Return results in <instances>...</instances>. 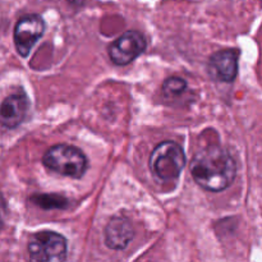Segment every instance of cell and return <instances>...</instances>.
<instances>
[{"mask_svg": "<svg viewBox=\"0 0 262 262\" xmlns=\"http://www.w3.org/2000/svg\"><path fill=\"white\" fill-rule=\"evenodd\" d=\"M191 174L205 191L222 192L234 182L237 165L227 150L220 146H209L194 154Z\"/></svg>", "mask_w": 262, "mask_h": 262, "instance_id": "obj_1", "label": "cell"}, {"mask_svg": "<svg viewBox=\"0 0 262 262\" xmlns=\"http://www.w3.org/2000/svg\"><path fill=\"white\" fill-rule=\"evenodd\" d=\"M42 163L49 170L68 178H81L87 170V159L84 154L79 148L66 143L49 148L43 155Z\"/></svg>", "mask_w": 262, "mask_h": 262, "instance_id": "obj_2", "label": "cell"}, {"mask_svg": "<svg viewBox=\"0 0 262 262\" xmlns=\"http://www.w3.org/2000/svg\"><path fill=\"white\" fill-rule=\"evenodd\" d=\"M151 171L163 182L174 181L179 177L186 165V155L183 148L173 141L159 143L150 155L148 160Z\"/></svg>", "mask_w": 262, "mask_h": 262, "instance_id": "obj_3", "label": "cell"}, {"mask_svg": "<svg viewBox=\"0 0 262 262\" xmlns=\"http://www.w3.org/2000/svg\"><path fill=\"white\" fill-rule=\"evenodd\" d=\"M30 262H64L67 258V241L55 232L36 233L28 242Z\"/></svg>", "mask_w": 262, "mask_h": 262, "instance_id": "obj_4", "label": "cell"}, {"mask_svg": "<svg viewBox=\"0 0 262 262\" xmlns=\"http://www.w3.org/2000/svg\"><path fill=\"white\" fill-rule=\"evenodd\" d=\"M147 41L138 31H127L109 46V56L117 66H127L146 50Z\"/></svg>", "mask_w": 262, "mask_h": 262, "instance_id": "obj_5", "label": "cell"}, {"mask_svg": "<svg viewBox=\"0 0 262 262\" xmlns=\"http://www.w3.org/2000/svg\"><path fill=\"white\" fill-rule=\"evenodd\" d=\"M43 31L45 22L40 15L28 14L18 20L14 28V43L20 56H28L31 49L43 35Z\"/></svg>", "mask_w": 262, "mask_h": 262, "instance_id": "obj_6", "label": "cell"}, {"mask_svg": "<svg viewBox=\"0 0 262 262\" xmlns=\"http://www.w3.org/2000/svg\"><path fill=\"white\" fill-rule=\"evenodd\" d=\"M207 71L215 81L233 82L238 73V53L235 50H223L212 54Z\"/></svg>", "mask_w": 262, "mask_h": 262, "instance_id": "obj_7", "label": "cell"}, {"mask_svg": "<svg viewBox=\"0 0 262 262\" xmlns=\"http://www.w3.org/2000/svg\"><path fill=\"white\" fill-rule=\"evenodd\" d=\"M28 105V99L25 94L8 96L0 104V124L10 129L18 127L27 115Z\"/></svg>", "mask_w": 262, "mask_h": 262, "instance_id": "obj_8", "label": "cell"}, {"mask_svg": "<svg viewBox=\"0 0 262 262\" xmlns=\"http://www.w3.org/2000/svg\"><path fill=\"white\" fill-rule=\"evenodd\" d=\"M135 237L133 225L127 217L114 216L105 228V243L112 250H124Z\"/></svg>", "mask_w": 262, "mask_h": 262, "instance_id": "obj_9", "label": "cell"}, {"mask_svg": "<svg viewBox=\"0 0 262 262\" xmlns=\"http://www.w3.org/2000/svg\"><path fill=\"white\" fill-rule=\"evenodd\" d=\"M186 89L187 82L183 78H179V77H170L163 84L164 94L170 95V96H178V95L183 94Z\"/></svg>", "mask_w": 262, "mask_h": 262, "instance_id": "obj_10", "label": "cell"}, {"mask_svg": "<svg viewBox=\"0 0 262 262\" xmlns=\"http://www.w3.org/2000/svg\"><path fill=\"white\" fill-rule=\"evenodd\" d=\"M32 201L36 202L38 206L43 207V209H51V207H64L63 205L67 204V201L61 197L53 196V194H49V196H36L32 197Z\"/></svg>", "mask_w": 262, "mask_h": 262, "instance_id": "obj_11", "label": "cell"}, {"mask_svg": "<svg viewBox=\"0 0 262 262\" xmlns=\"http://www.w3.org/2000/svg\"><path fill=\"white\" fill-rule=\"evenodd\" d=\"M5 216H7V204H5L4 199L0 194V229L3 228L5 222Z\"/></svg>", "mask_w": 262, "mask_h": 262, "instance_id": "obj_12", "label": "cell"}]
</instances>
